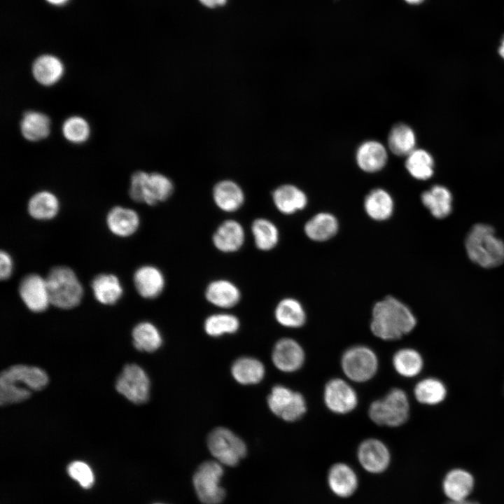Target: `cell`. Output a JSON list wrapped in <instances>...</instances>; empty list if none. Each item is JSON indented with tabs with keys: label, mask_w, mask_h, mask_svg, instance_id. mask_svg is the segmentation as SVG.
Returning a JSON list of instances; mask_svg holds the SVG:
<instances>
[{
	"label": "cell",
	"mask_w": 504,
	"mask_h": 504,
	"mask_svg": "<svg viewBox=\"0 0 504 504\" xmlns=\"http://www.w3.org/2000/svg\"><path fill=\"white\" fill-rule=\"evenodd\" d=\"M404 1H405L407 3H408L410 4L416 5V4H421L424 0H404Z\"/></svg>",
	"instance_id": "681fc988"
},
{
	"label": "cell",
	"mask_w": 504,
	"mask_h": 504,
	"mask_svg": "<svg viewBox=\"0 0 504 504\" xmlns=\"http://www.w3.org/2000/svg\"><path fill=\"white\" fill-rule=\"evenodd\" d=\"M240 327L239 318L229 313H216L206 317L204 330L211 337H220L225 334L235 333Z\"/></svg>",
	"instance_id": "ab89813d"
},
{
	"label": "cell",
	"mask_w": 504,
	"mask_h": 504,
	"mask_svg": "<svg viewBox=\"0 0 504 504\" xmlns=\"http://www.w3.org/2000/svg\"><path fill=\"white\" fill-rule=\"evenodd\" d=\"M394 370L402 377L412 378L417 376L424 367V360L419 351L412 348H402L393 356Z\"/></svg>",
	"instance_id": "e575fe53"
},
{
	"label": "cell",
	"mask_w": 504,
	"mask_h": 504,
	"mask_svg": "<svg viewBox=\"0 0 504 504\" xmlns=\"http://www.w3.org/2000/svg\"><path fill=\"white\" fill-rule=\"evenodd\" d=\"M358 457L361 465L366 470L374 473L384 471L390 462L388 448L376 438H368L360 443Z\"/></svg>",
	"instance_id": "2e32d148"
},
{
	"label": "cell",
	"mask_w": 504,
	"mask_h": 504,
	"mask_svg": "<svg viewBox=\"0 0 504 504\" xmlns=\"http://www.w3.org/2000/svg\"><path fill=\"white\" fill-rule=\"evenodd\" d=\"M50 302L63 309L74 308L79 304L83 289L74 272L65 266H57L50 270L46 278Z\"/></svg>",
	"instance_id": "277c9868"
},
{
	"label": "cell",
	"mask_w": 504,
	"mask_h": 504,
	"mask_svg": "<svg viewBox=\"0 0 504 504\" xmlns=\"http://www.w3.org/2000/svg\"><path fill=\"white\" fill-rule=\"evenodd\" d=\"M304 230L312 240L323 241L335 235L338 230V222L331 214L318 213L305 223Z\"/></svg>",
	"instance_id": "1f68e13d"
},
{
	"label": "cell",
	"mask_w": 504,
	"mask_h": 504,
	"mask_svg": "<svg viewBox=\"0 0 504 504\" xmlns=\"http://www.w3.org/2000/svg\"><path fill=\"white\" fill-rule=\"evenodd\" d=\"M50 121L43 113L29 111L24 113L20 122V130L24 139L37 141L47 137L50 133Z\"/></svg>",
	"instance_id": "836d02e7"
},
{
	"label": "cell",
	"mask_w": 504,
	"mask_h": 504,
	"mask_svg": "<svg viewBox=\"0 0 504 504\" xmlns=\"http://www.w3.org/2000/svg\"><path fill=\"white\" fill-rule=\"evenodd\" d=\"M62 134L65 139L74 144L85 141L90 136V126L88 122L80 116H71L63 123Z\"/></svg>",
	"instance_id": "60d3db41"
},
{
	"label": "cell",
	"mask_w": 504,
	"mask_h": 504,
	"mask_svg": "<svg viewBox=\"0 0 504 504\" xmlns=\"http://www.w3.org/2000/svg\"><path fill=\"white\" fill-rule=\"evenodd\" d=\"M414 395L416 400L426 405H436L447 396L445 385L440 379L427 377L420 380L414 386Z\"/></svg>",
	"instance_id": "8d00e7d4"
},
{
	"label": "cell",
	"mask_w": 504,
	"mask_h": 504,
	"mask_svg": "<svg viewBox=\"0 0 504 504\" xmlns=\"http://www.w3.org/2000/svg\"><path fill=\"white\" fill-rule=\"evenodd\" d=\"M270 411L287 422L300 419L307 412V402L302 393L283 385L272 387L267 397Z\"/></svg>",
	"instance_id": "9c48e42d"
},
{
	"label": "cell",
	"mask_w": 504,
	"mask_h": 504,
	"mask_svg": "<svg viewBox=\"0 0 504 504\" xmlns=\"http://www.w3.org/2000/svg\"><path fill=\"white\" fill-rule=\"evenodd\" d=\"M133 344L140 351L153 352L162 344V337L158 328L153 323L144 321L138 323L132 330Z\"/></svg>",
	"instance_id": "74e56055"
},
{
	"label": "cell",
	"mask_w": 504,
	"mask_h": 504,
	"mask_svg": "<svg viewBox=\"0 0 504 504\" xmlns=\"http://www.w3.org/2000/svg\"><path fill=\"white\" fill-rule=\"evenodd\" d=\"M48 383V377L41 368L13 365L0 375V404L3 406L21 402L29 398L32 391H40Z\"/></svg>",
	"instance_id": "7a4b0ae2"
},
{
	"label": "cell",
	"mask_w": 504,
	"mask_h": 504,
	"mask_svg": "<svg viewBox=\"0 0 504 504\" xmlns=\"http://www.w3.org/2000/svg\"><path fill=\"white\" fill-rule=\"evenodd\" d=\"M468 258L484 268H493L504 262V242L489 225L477 223L472 227L465 240Z\"/></svg>",
	"instance_id": "3957f363"
},
{
	"label": "cell",
	"mask_w": 504,
	"mask_h": 504,
	"mask_svg": "<svg viewBox=\"0 0 504 504\" xmlns=\"http://www.w3.org/2000/svg\"><path fill=\"white\" fill-rule=\"evenodd\" d=\"M323 400L326 407L337 414L352 412L358 403V394L355 389L341 378L331 379L326 384Z\"/></svg>",
	"instance_id": "8fae6325"
},
{
	"label": "cell",
	"mask_w": 504,
	"mask_h": 504,
	"mask_svg": "<svg viewBox=\"0 0 504 504\" xmlns=\"http://www.w3.org/2000/svg\"><path fill=\"white\" fill-rule=\"evenodd\" d=\"M155 504H162V503H155Z\"/></svg>",
	"instance_id": "f907efd6"
},
{
	"label": "cell",
	"mask_w": 504,
	"mask_h": 504,
	"mask_svg": "<svg viewBox=\"0 0 504 504\" xmlns=\"http://www.w3.org/2000/svg\"><path fill=\"white\" fill-rule=\"evenodd\" d=\"M424 206L436 218H444L452 210V195L444 186L435 185L421 195Z\"/></svg>",
	"instance_id": "603a6c76"
},
{
	"label": "cell",
	"mask_w": 504,
	"mask_h": 504,
	"mask_svg": "<svg viewBox=\"0 0 504 504\" xmlns=\"http://www.w3.org/2000/svg\"><path fill=\"white\" fill-rule=\"evenodd\" d=\"M212 198L216 207L225 213L239 211L245 202V194L235 181L224 179L216 183L212 190Z\"/></svg>",
	"instance_id": "e0dca14e"
},
{
	"label": "cell",
	"mask_w": 504,
	"mask_h": 504,
	"mask_svg": "<svg viewBox=\"0 0 504 504\" xmlns=\"http://www.w3.org/2000/svg\"><path fill=\"white\" fill-rule=\"evenodd\" d=\"M134 284L140 296L145 299L159 297L165 287V277L157 267L146 265L139 267L134 274Z\"/></svg>",
	"instance_id": "ac0fdd59"
},
{
	"label": "cell",
	"mask_w": 504,
	"mask_h": 504,
	"mask_svg": "<svg viewBox=\"0 0 504 504\" xmlns=\"http://www.w3.org/2000/svg\"><path fill=\"white\" fill-rule=\"evenodd\" d=\"M223 475L222 464L216 461L202 463L193 476V485L200 501L204 504H219L225 497L220 485Z\"/></svg>",
	"instance_id": "ba28073f"
},
{
	"label": "cell",
	"mask_w": 504,
	"mask_h": 504,
	"mask_svg": "<svg viewBox=\"0 0 504 504\" xmlns=\"http://www.w3.org/2000/svg\"><path fill=\"white\" fill-rule=\"evenodd\" d=\"M246 240L242 224L235 219H226L219 224L212 234V244L220 252L232 253L239 251Z\"/></svg>",
	"instance_id": "5bb4252c"
},
{
	"label": "cell",
	"mask_w": 504,
	"mask_h": 504,
	"mask_svg": "<svg viewBox=\"0 0 504 504\" xmlns=\"http://www.w3.org/2000/svg\"><path fill=\"white\" fill-rule=\"evenodd\" d=\"M150 386V379L147 374L136 364L126 365L115 383L118 392L135 404L147 402Z\"/></svg>",
	"instance_id": "30bf717a"
},
{
	"label": "cell",
	"mask_w": 504,
	"mask_h": 504,
	"mask_svg": "<svg viewBox=\"0 0 504 504\" xmlns=\"http://www.w3.org/2000/svg\"><path fill=\"white\" fill-rule=\"evenodd\" d=\"M405 165L409 174L417 180H428L433 174V157L424 149L415 148L408 154Z\"/></svg>",
	"instance_id": "f35d334b"
},
{
	"label": "cell",
	"mask_w": 504,
	"mask_h": 504,
	"mask_svg": "<svg viewBox=\"0 0 504 504\" xmlns=\"http://www.w3.org/2000/svg\"><path fill=\"white\" fill-rule=\"evenodd\" d=\"M416 324L410 309L393 297H386L372 308L370 330L382 340H399L412 331Z\"/></svg>",
	"instance_id": "6da1fadb"
},
{
	"label": "cell",
	"mask_w": 504,
	"mask_h": 504,
	"mask_svg": "<svg viewBox=\"0 0 504 504\" xmlns=\"http://www.w3.org/2000/svg\"><path fill=\"white\" fill-rule=\"evenodd\" d=\"M204 298L209 303L216 307L231 309L240 302L241 292L233 281L227 279H217L206 285Z\"/></svg>",
	"instance_id": "9a60e30c"
},
{
	"label": "cell",
	"mask_w": 504,
	"mask_h": 504,
	"mask_svg": "<svg viewBox=\"0 0 504 504\" xmlns=\"http://www.w3.org/2000/svg\"><path fill=\"white\" fill-rule=\"evenodd\" d=\"M148 175V173L143 171H137L132 175L129 194L134 202L143 203L144 186Z\"/></svg>",
	"instance_id": "7bdbcfd3"
},
{
	"label": "cell",
	"mask_w": 504,
	"mask_h": 504,
	"mask_svg": "<svg viewBox=\"0 0 504 504\" xmlns=\"http://www.w3.org/2000/svg\"><path fill=\"white\" fill-rule=\"evenodd\" d=\"M71 478L76 480L83 488L90 487L94 482V475L91 468L83 461H74L67 468Z\"/></svg>",
	"instance_id": "b9f144b4"
},
{
	"label": "cell",
	"mask_w": 504,
	"mask_h": 504,
	"mask_svg": "<svg viewBox=\"0 0 504 504\" xmlns=\"http://www.w3.org/2000/svg\"><path fill=\"white\" fill-rule=\"evenodd\" d=\"M498 52L500 55L504 59V36L500 41V45L498 48Z\"/></svg>",
	"instance_id": "c3c4849f"
},
{
	"label": "cell",
	"mask_w": 504,
	"mask_h": 504,
	"mask_svg": "<svg viewBox=\"0 0 504 504\" xmlns=\"http://www.w3.org/2000/svg\"><path fill=\"white\" fill-rule=\"evenodd\" d=\"M48 3L55 6H61L66 4L69 0H46Z\"/></svg>",
	"instance_id": "7dc6e473"
},
{
	"label": "cell",
	"mask_w": 504,
	"mask_h": 504,
	"mask_svg": "<svg viewBox=\"0 0 504 504\" xmlns=\"http://www.w3.org/2000/svg\"><path fill=\"white\" fill-rule=\"evenodd\" d=\"M272 198L276 209L285 215L302 210L307 204L306 194L292 184H283L276 188L272 193Z\"/></svg>",
	"instance_id": "ffe728a7"
},
{
	"label": "cell",
	"mask_w": 504,
	"mask_h": 504,
	"mask_svg": "<svg viewBox=\"0 0 504 504\" xmlns=\"http://www.w3.org/2000/svg\"><path fill=\"white\" fill-rule=\"evenodd\" d=\"M356 162L365 172L374 173L382 170L388 160L385 146L377 140H368L360 144L356 150Z\"/></svg>",
	"instance_id": "d6986e66"
},
{
	"label": "cell",
	"mask_w": 504,
	"mask_h": 504,
	"mask_svg": "<svg viewBox=\"0 0 504 504\" xmlns=\"http://www.w3.org/2000/svg\"><path fill=\"white\" fill-rule=\"evenodd\" d=\"M64 66L55 56L43 55L37 57L32 65L35 80L45 86L56 83L62 76Z\"/></svg>",
	"instance_id": "4316f807"
},
{
	"label": "cell",
	"mask_w": 504,
	"mask_h": 504,
	"mask_svg": "<svg viewBox=\"0 0 504 504\" xmlns=\"http://www.w3.org/2000/svg\"><path fill=\"white\" fill-rule=\"evenodd\" d=\"M378 358L374 351L365 345H356L348 348L341 358V367L344 374L355 382H365L377 373Z\"/></svg>",
	"instance_id": "52a82bcc"
},
{
	"label": "cell",
	"mask_w": 504,
	"mask_h": 504,
	"mask_svg": "<svg viewBox=\"0 0 504 504\" xmlns=\"http://www.w3.org/2000/svg\"><path fill=\"white\" fill-rule=\"evenodd\" d=\"M13 271V261L10 255L6 251L0 253V278L1 280L8 279Z\"/></svg>",
	"instance_id": "ee69618b"
},
{
	"label": "cell",
	"mask_w": 504,
	"mask_h": 504,
	"mask_svg": "<svg viewBox=\"0 0 504 504\" xmlns=\"http://www.w3.org/2000/svg\"><path fill=\"white\" fill-rule=\"evenodd\" d=\"M231 374L236 382L242 385L256 384L262 381L265 374L263 363L258 359L243 356L234 360L231 366Z\"/></svg>",
	"instance_id": "d4e9b609"
},
{
	"label": "cell",
	"mask_w": 504,
	"mask_h": 504,
	"mask_svg": "<svg viewBox=\"0 0 504 504\" xmlns=\"http://www.w3.org/2000/svg\"><path fill=\"white\" fill-rule=\"evenodd\" d=\"M19 294L26 307L33 312H42L50 304L46 279L36 274H28L21 280Z\"/></svg>",
	"instance_id": "4fadbf2b"
},
{
	"label": "cell",
	"mask_w": 504,
	"mask_h": 504,
	"mask_svg": "<svg viewBox=\"0 0 504 504\" xmlns=\"http://www.w3.org/2000/svg\"><path fill=\"white\" fill-rule=\"evenodd\" d=\"M445 504H479V503H478L477 502L474 501V500H470L465 499V500H461V501L449 500Z\"/></svg>",
	"instance_id": "bcb514c9"
},
{
	"label": "cell",
	"mask_w": 504,
	"mask_h": 504,
	"mask_svg": "<svg viewBox=\"0 0 504 504\" xmlns=\"http://www.w3.org/2000/svg\"><path fill=\"white\" fill-rule=\"evenodd\" d=\"M174 190V185L167 176L157 172L148 174L144 186L143 203L155 206L165 202Z\"/></svg>",
	"instance_id": "cb8c5ba5"
},
{
	"label": "cell",
	"mask_w": 504,
	"mask_h": 504,
	"mask_svg": "<svg viewBox=\"0 0 504 504\" xmlns=\"http://www.w3.org/2000/svg\"><path fill=\"white\" fill-rule=\"evenodd\" d=\"M274 317L281 326L289 328L302 327L307 318L302 304L293 298H286L278 302L274 309Z\"/></svg>",
	"instance_id": "83f0119b"
},
{
	"label": "cell",
	"mask_w": 504,
	"mask_h": 504,
	"mask_svg": "<svg viewBox=\"0 0 504 504\" xmlns=\"http://www.w3.org/2000/svg\"><path fill=\"white\" fill-rule=\"evenodd\" d=\"M251 232L255 247L260 251H270L279 241V232L276 225L270 219L260 217L254 219Z\"/></svg>",
	"instance_id": "f1b7e54d"
},
{
	"label": "cell",
	"mask_w": 504,
	"mask_h": 504,
	"mask_svg": "<svg viewBox=\"0 0 504 504\" xmlns=\"http://www.w3.org/2000/svg\"><path fill=\"white\" fill-rule=\"evenodd\" d=\"M274 365L284 372H293L302 368L305 360L302 346L295 340L284 337L278 340L272 349Z\"/></svg>",
	"instance_id": "7c38bea8"
},
{
	"label": "cell",
	"mask_w": 504,
	"mask_h": 504,
	"mask_svg": "<svg viewBox=\"0 0 504 504\" xmlns=\"http://www.w3.org/2000/svg\"><path fill=\"white\" fill-rule=\"evenodd\" d=\"M474 478L469 472L456 468L447 473L442 489L449 500L461 501L468 499L474 488Z\"/></svg>",
	"instance_id": "44dd1931"
},
{
	"label": "cell",
	"mask_w": 504,
	"mask_h": 504,
	"mask_svg": "<svg viewBox=\"0 0 504 504\" xmlns=\"http://www.w3.org/2000/svg\"><path fill=\"white\" fill-rule=\"evenodd\" d=\"M106 223L113 234L125 237L132 235L138 230L140 218L134 210L117 206L108 211Z\"/></svg>",
	"instance_id": "7402d4cb"
},
{
	"label": "cell",
	"mask_w": 504,
	"mask_h": 504,
	"mask_svg": "<svg viewBox=\"0 0 504 504\" xmlns=\"http://www.w3.org/2000/svg\"><path fill=\"white\" fill-rule=\"evenodd\" d=\"M59 201L52 192L43 190L34 194L29 200L28 212L37 220H50L56 216L59 211Z\"/></svg>",
	"instance_id": "d590c367"
},
{
	"label": "cell",
	"mask_w": 504,
	"mask_h": 504,
	"mask_svg": "<svg viewBox=\"0 0 504 504\" xmlns=\"http://www.w3.org/2000/svg\"><path fill=\"white\" fill-rule=\"evenodd\" d=\"M91 287L96 300L106 305L115 304L123 290L118 277L112 274H100L92 281Z\"/></svg>",
	"instance_id": "484cf974"
},
{
	"label": "cell",
	"mask_w": 504,
	"mask_h": 504,
	"mask_svg": "<svg viewBox=\"0 0 504 504\" xmlns=\"http://www.w3.org/2000/svg\"><path fill=\"white\" fill-rule=\"evenodd\" d=\"M207 446L217 461L228 466L236 465L246 454L245 442L225 427L211 430L207 438Z\"/></svg>",
	"instance_id": "8992f818"
},
{
	"label": "cell",
	"mask_w": 504,
	"mask_h": 504,
	"mask_svg": "<svg viewBox=\"0 0 504 504\" xmlns=\"http://www.w3.org/2000/svg\"><path fill=\"white\" fill-rule=\"evenodd\" d=\"M328 483L332 491L340 497L353 494L357 487V478L353 470L344 463L333 465L329 472Z\"/></svg>",
	"instance_id": "f546056e"
},
{
	"label": "cell",
	"mask_w": 504,
	"mask_h": 504,
	"mask_svg": "<svg viewBox=\"0 0 504 504\" xmlns=\"http://www.w3.org/2000/svg\"><path fill=\"white\" fill-rule=\"evenodd\" d=\"M364 207L371 218L379 221L384 220L390 218L393 214V200L386 190L375 188L366 195Z\"/></svg>",
	"instance_id": "d6a6232c"
},
{
	"label": "cell",
	"mask_w": 504,
	"mask_h": 504,
	"mask_svg": "<svg viewBox=\"0 0 504 504\" xmlns=\"http://www.w3.org/2000/svg\"><path fill=\"white\" fill-rule=\"evenodd\" d=\"M204 5L210 8L223 5L226 0H200Z\"/></svg>",
	"instance_id": "f6af8a7d"
},
{
	"label": "cell",
	"mask_w": 504,
	"mask_h": 504,
	"mask_svg": "<svg viewBox=\"0 0 504 504\" xmlns=\"http://www.w3.org/2000/svg\"><path fill=\"white\" fill-rule=\"evenodd\" d=\"M387 142L388 149L394 155L406 157L416 148V134L408 125L398 123L391 129Z\"/></svg>",
	"instance_id": "4dcf8cb0"
},
{
	"label": "cell",
	"mask_w": 504,
	"mask_h": 504,
	"mask_svg": "<svg viewBox=\"0 0 504 504\" xmlns=\"http://www.w3.org/2000/svg\"><path fill=\"white\" fill-rule=\"evenodd\" d=\"M410 410V401L406 392L396 387L370 405L368 415L379 426L398 427L408 420Z\"/></svg>",
	"instance_id": "5b68a950"
}]
</instances>
